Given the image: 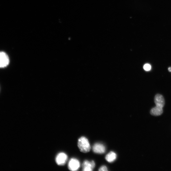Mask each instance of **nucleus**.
<instances>
[{
    "mask_svg": "<svg viewBox=\"0 0 171 171\" xmlns=\"http://www.w3.org/2000/svg\"><path fill=\"white\" fill-rule=\"evenodd\" d=\"M83 170L84 171H91L95 166V164L93 161L90 162L88 160L85 161L82 164Z\"/></svg>",
    "mask_w": 171,
    "mask_h": 171,
    "instance_id": "nucleus-6",
    "label": "nucleus"
},
{
    "mask_svg": "<svg viewBox=\"0 0 171 171\" xmlns=\"http://www.w3.org/2000/svg\"><path fill=\"white\" fill-rule=\"evenodd\" d=\"M151 68V66L149 64H146L144 66V69L146 71H150Z\"/></svg>",
    "mask_w": 171,
    "mask_h": 171,
    "instance_id": "nucleus-10",
    "label": "nucleus"
},
{
    "mask_svg": "<svg viewBox=\"0 0 171 171\" xmlns=\"http://www.w3.org/2000/svg\"><path fill=\"white\" fill-rule=\"evenodd\" d=\"M163 112V108L156 106L151 110L150 113L153 116H158L161 115Z\"/></svg>",
    "mask_w": 171,
    "mask_h": 171,
    "instance_id": "nucleus-8",
    "label": "nucleus"
},
{
    "mask_svg": "<svg viewBox=\"0 0 171 171\" xmlns=\"http://www.w3.org/2000/svg\"><path fill=\"white\" fill-rule=\"evenodd\" d=\"M78 146L80 151L83 153L89 152L91 148L88 140L84 137H82L79 139Z\"/></svg>",
    "mask_w": 171,
    "mask_h": 171,
    "instance_id": "nucleus-1",
    "label": "nucleus"
},
{
    "mask_svg": "<svg viewBox=\"0 0 171 171\" xmlns=\"http://www.w3.org/2000/svg\"><path fill=\"white\" fill-rule=\"evenodd\" d=\"M93 150L94 152L95 153L103 154L105 152L106 148L103 144L98 143L94 145Z\"/></svg>",
    "mask_w": 171,
    "mask_h": 171,
    "instance_id": "nucleus-7",
    "label": "nucleus"
},
{
    "mask_svg": "<svg viewBox=\"0 0 171 171\" xmlns=\"http://www.w3.org/2000/svg\"><path fill=\"white\" fill-rule=\"evenodd\" d=\"M99 170L100 171H107L108 169L106 166H103L99 169Z\"/></svg>",
    "mask_w": 171,
    "mask_h": 171,
    "instance_id": "nucleus-11",
    "label": "nucleus"
},
{
    "mask_svg": "<svg viewBox=\"0 0 171 171\" xmlns=\"http://www.w3.org/2000/svg\"><path fill=\"white\" fill-rule=\"evenodd\" d=\"M9 62V59L7 55L4 52H0V68L7 67Z\"/></svg>",
    "mask_w": 171,
    "mask_h": 171,
    "instance_id": "nucleus-2",
    "label": "nucleus"
},
{
    "mask_svg": "<svg viewBox=\"0 0 171 171\" xmlns=\"http://www.w3.org/2000/svg\"><path fill=\"white\" fill-rule=\"evenodd\" d=\"M80 167V162L76 159H71L68 164V168L71 171H77L79 169Z\"/></svg>",
    "mask_w": 171,
    "mask_h": 171,
    "instance_id": "nucleus-4",
    "label": "nucleus"
},
{
    "mask_svg": "<svg viewBox=\"0 0 171 171\" xmlns=\"http://www.w3.org/2000/svg\"><path fill=\"white\" fill-rule=\"evenodd\" d=\"M116 157V154L113 151H111L106 155L105 158L108 162L111 163L115 161Z\"/></svg>",
    "mask_w": 171,
    "mask_h": 171,
    "instance_id": "nucleus-9",
    "label": "nucleus"
},
{
    "mask_svg": "<svg viewBox=\"0 0 171 171\" xmlns=\"http://www.w3.org/2000/svg\"><path fill=\"white\" fill-rule=\"evenodd\" d=\"M68 160V156L65 153L61 152L57 155L55 158V162L57 164L62 166L64 165Z\"/></svg>",
    "mask_w": 171,
    "mask_h": 171,
    "instance_id": "nucleus-3",
    "label": "nucleus"
},
{
    "mask_svg": "<svg viewBox=\"0 0 171 171\" xmlns=\"http://www.w3.org/2000/svg\"><path fill=\"white\" fill-rule=\"evenodd\" d=\"M154 102L156 107L163 108L165 104V100L163 96L160 94H157L154 98Z\"/></svg>",
    "mask_w": 171,
    "mask_h": 171,
    "instance_id": "nucleus-5",
    "label": "nucleus"
},
{
    "mask_svg": "<svg viewBox=\"0 0 171 171\" xmlns=\"http://www.w3.org/2000/svg\"><path fill=\"white\" fill-rule=\"evenodd\" d=\"M168 70L169 71V72H171V67H169L168 68Z\"/></svg>",
    "mask_w": 171,
    "mask_h": 171,
    "instance_id": "nucleus-12",
    "label": "nucleus"
}]
</instances>
